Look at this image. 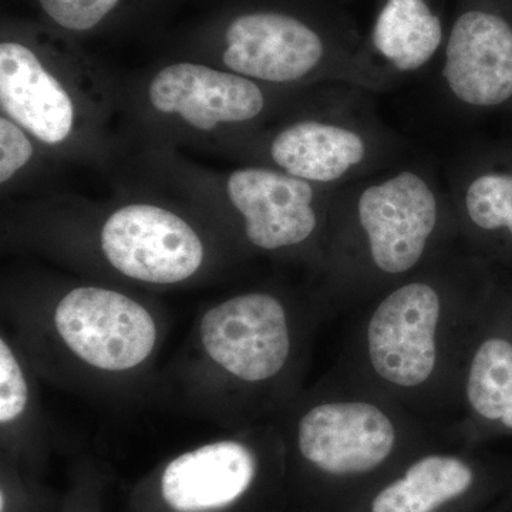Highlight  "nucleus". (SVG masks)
<instances>
[{
    "label": "nucleus",
    "mask_w": 512,
    "mask_h": 512,
    "mask_svg": "<svg viewBox=\"0 0 512 512\" xmlns=\"http://www.w3.org/2000/svg\"><path fill=\"white\" fill-rule=\"evenodd\" d=\"M487 303L433 278L404 279L357 319L340 372L431 424L457 416L461 366Z\"/></svg>",
    "instance_id": "f257e3e1"
},
{
    "label": "nucleus",
    "mask_w": 512,
    "mask_h": 512,
    "mask_svg": "<svg viewBox=\"0 0 512 512\" xmlns=\"http://www.w3.org/2000/svg\"><path fill=\"white\" fill-rule=\"evenodd\" d=\"M313 318L268 291L239 293L202 313L192 332L195 393L261 420L298 396Z\"/></svg>",
    "instance_id": "f03ea898"
},
{
    "label": "nucleus",
    "mask_w": 512,
    "mask_h": 512,
    "mask_svg": "<svg viewBox=\"0 0 512 512\" xmlns=\"http://www.w3.org/2000/svg\"><path fill=\"white\" fill-rule=\"evenodd\" d=\"M279 429L303 463L332 478L369 476L427 436L433 424L339 372L282 410Z\"/></svg>",
    "instance_id": "7ed1b4c3"
},
{
    "label": "nucleus",
    "mask_w": 512,
    "mask_h": 512,
    "mask_svg": "<svg viewBox=\"0 0 512 512\" xmlns=\"http://www.w3.org/2000/svg\"><path fill=\"white\" fill-rule=\"evenodd\" d=\"M28 332L30 338L40 336L42 350L52 352L67 372L109 383L143 375L163 335L160 319L144 303L94 285L63 293Z\"/></svg>",
    "instance_id": "20e7f679"
},
{
    "label": "nucleus",
    "mask_w": 512,
    "mask_h": 512,
    "mask_svg": "<svg viewBox=\"0 0 512 512\" xmlns=\"http://www.w3.org/2000/svg\"><path fill=\"white\" fill-rule=\"evenodd\" d=\"M356 220L370 272L407 279L429 254L439 229V201L423 177L402 171L360 194Z\"/></svg>",
    "instance_id": "39448f33"
},
{
    "label": "nucleus",
    "mask_w": 512,
    "mask_h": 512,
    "mask_svg": "<svg viewBox=\"0 0 512 512\" xmlns=\"http://www.w3.org/2000/svg\"><path fill=\"white\" fill-rule=\"evenodd\" d=\"M99 245L107 264L131 281L177 285L205 261L204 242L180 215L150 204H131L104 221Z\"/></svg>",
    "instance_id": "423d86ee"
},
{
    "label": "nucleus",
    "mask_w": 512,
    "mask_h": 512,
    "mask_svg": "<svg viewBox=\"0 0 512 512\" xmlns=\"http://www.w3.org/2000/svg\"><path fill=\"white\" fill-rule=\"evenodd\" d=\"M457 436H512V309L488 301L458 380Z\"/></svg>",
    "instance_id": "0eeeda50"
},
{
    "label": "nucleus",
    "mask_w": 512,
    "mask_h": 512,
    "mask_svg": "<svg viewBox=\"0 0 512 512\" xmlns=\"http://www.w3.org/2000/svg\"><path fill=\"white\" fill-rule=\"evenodd\" d=\"M265 424H252L168 461L160 481L164 503L175 512H215L241 500L258 477L256 439Z\"/></svg>",
    "instance_id": "6e6552de"
},
{
    "label": "nucleus",
    "mask_w": 512,
    "mask_h": 512,
    "mask_svg": "<svg viewBox=\"0 0 512 512\" xmlns=\"http://www.w3.org/2000/svg\"><path fill=\"white\" fill-rule=\"evenodd\" d=\"M229 200L244 221L249 244L275 252L306 244L318 229L315 191L308 181L264 168L229 175Z\"/></svg>",
    "instance_id": "1a4fd4ad"
},
{
    "label": "nucleus",
    "mask_w": 512,
    "mask_h": 512,
    "mask_svg": "<svg viewBox=\"0 0 512 512\" xmlns=\"http://www.w3.org/2000/svg\"><path fill=\"white\" fill-rule=\"evenodd\" d=\"M443 77L461 103L495 107L512 99V29L500 16L471 10L454 23Z\"/></svg>",
    "instance_id": "9d476101"
},
{
    "label": "nucleus",
    "mask_w": 512,
    "mask_h": 512,
    "mask_svg": "<svg viewBox=\"0 0 512 512\" xmlns=\"http://www.w3.org/2000/svg\"><path fill=\"white\" fill-rule=\"evenodd\" d=\"M148 96L154 109L204 131L255 119L265 107L264 93L248 77L194 63L165 67L151 80Z\"/></svg>",
    "instance_id": "9b49d317"
},
{
    "label": "nucleus",
    "mask_w": 512,
    "mask_h": 512,
    "mask_svg": "<svg viewBox=\"0 0 512 512\" xmlns=\"http://www.w3.org/2000/svg\"><path fill=\"white\" fill-rule=\"evenodd\" d=\"M225 66L251 79L288 83L302 79L322 60L325 47L318 33L281 13L241 16L229 25Z\"/></svg>",
    "instance_id": "f8f14e48"
},
{
    "label": "nucleus",
    "mask_w": 512,
    "mask_h": 512,
    "mask_svg": "<svg viewBox=\"0 0 512 512\" xmlns=\"http://www.w3.org/2000/svg\"><path fill=\"white\" fill-rule=\"evenodd\" d=\"M0 103L10 119L43 143H62L72 133V99L35 53L19 43L0 45Z\"/></svg>",
    "instance_id": "ddd939ff"
},
{
    "label": "nucleus",
    "mask_w": 512,
    "mask_h": 512,
    "mask_svg": "<svg viewBox=\"0 0 512 512\" xmlns=\"http://www.w3.org/2000/svg\"><path fill=\"white\" fill-rule=\"evenodd\" d=\"M366 144L350 128L320 121L286 127L271 144V157L286 174L312 183H333L362 163Z\"/></svg>",
    "instance_id": "4468645a"
},
{
    "label": "nucleus",
    "mask_w": 512,
    "mask_h": 512,
    "mask_svg": "<svg viewBox=\"0 0 512 512\" xmlns=\"http://www.w3.org/2000/svg\"><path fill=\"white\" fill-rule=\"evenodd\" d=\"M476 478V468L466 457L429 451L377 491L370 512H437L463 498Z\"/></svg>",
    "instance_id": "2eb2a0df"
},
{
    "label": "nucleus",
    "mask_w": 512,
    "mask_h": 512,
    "mask_svg": "<svg viewBox=\"0 0 512 512\" xmlns=\"http://www.w3.org/2000/svg\"><path fill=\"white\" fill-rule=\"evenodd\" d=\"M443 39L440 19L424 0H387L373 29L377 52L400 72L429 63Z\"/></svg>",
    "instance_id": "dca6fc26"
},
{
    "label": "nucleus",
    "mask_w": 512,
    "mask_h": 512,
    "mask_svg": "<svg viewBox=\"0 0 512 512\" xmlns=\"http://www.w3.org/2000/svg\"><path fill=\"white\" fill-rule=\"evenodd\" d=\"M29 359L8 333L0 336V433L2 439L29 436L36 423V396Z\"/></svg>",
    "instance_id": "f3484780"
},
{
    "label": "nucleus",
    "mask_w": 512,
    "mask_h": 512,
    "mask_svg": "<svg viewBox=\"0 0 512 512\" xmlns=\"http://www.w3.org/2000/svg\"><path fill=\"white\" fill-rule=\"evenodd\" d=\"M464 211L478 231L505 232L512 239V174L488 173L471 181Z\"/></svg>",
    "instance_id": "a211bd4d"
},
{
    "label": "nucleus",
    "mask_w": 512,
    "mask_h": 512,
    "mask_svg": "<svg viewBox=\"0 0 512 512\" xmlns=\"http://www.w3.org/2000/svg\"><path fill=\"white\" fill-rule=\"evenodd\" d=\"M42 8L60 26L69 30H89L117 5L119 0H39Z\"/></svg>",
    "instance_id": "6ab92c4d"
},
{
    "label": "nucleus",
    "mask_w": 512,
    "mask_h": 512,
    "mask_svg": "<svg viewBox=\"0 0 512 512\" xmlns=\"http://www.w3.org/2000/svg\"><path fill=\"white\" fill-rule=\"evenodd\" d=\"M29 138L16 124L2 117L0 120V181L8 183L20 168L32 158Z\"/></svg>",
    "instance_id": "aec40b11"
}]
</instances>
